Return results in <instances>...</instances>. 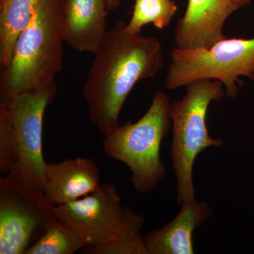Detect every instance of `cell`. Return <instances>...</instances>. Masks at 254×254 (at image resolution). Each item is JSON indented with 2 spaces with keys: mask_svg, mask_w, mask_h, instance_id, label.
<instances>
[{
  "mask_svg": "<svg viewBox=\"0 0 254 254\" xmlns=\"http://www.w3.org/2000/svg\"><path fill=\"white\" fill-rule=\"evenodd\" d=\"M42 0L0 1V64L6 67L12 59L15 45L28 26Z\"/></svg>",
  "mask_w": 254,
  "mask_h": 254,
  "instance_id": "obj_13",
  "label": "cell"
},
{
  "mask_svg": "<svg viewBox=\"0 0 254 254\" xmlns=\"http://www.w3.org/2000/svg\"><path fill=\"white\" fill-rule=\"evenodd\" d=\"M64 0H42L18 36L11 63L1 68L0 102L39 89L63 68Z\"/></svg>",
  "mask_w": 254,
  "mask_h": 254,
  "instance_id": "obj_3",
  "label": "cell"
},
{
  "mask_svg": "<svg viewBox=\"0 0 254 254\" xmlns=\"http://www.w3.org/2000/svg\"><path fill=\"white\" fill-rule=\"evenodd\" d=\"M171 63L165 76L170 91L200 79L221 81L228 98L238 95L245 76L254 80V37L225 38L210 48L182 50L170 53Z\"/></svg>",
  "mask_w": 254,
  "mask_h": 254,
  "instance_id": "obj_6",
  "label": "cell"
},
{
  "mask_svg": "<svg viewBox=\"0 0 254 254\" xmlns=\"http://www.w3.org/2000/svg\"><path fill=\"white\" fill-rule=\"evenodd\" d=\"M83 96L88 116L106 136L120 125L119 116L137 82L155 76L163 68L161 42L155 37L127 31L119 21L94 53Z\"/></svg>",
  "mask_w": 254,
  "mask_h": 254,
  "instance_id": "obj_1",
  "label": "cell"
},
{
  "mask_svg": "<svg viewBox=\"0 0 254 254\" xmlns=\"http://www.w3.org/2000/svg\"><path fill=\"white\" fill-rule=\"evenodd\" d=\"M100 182L97 164L77 157L47 163L42 189L46 199L56 206L91 194L100 186Z\"/></svg>",
  "mask_w": 254,
  "mask_h": 254,
  "instance_id": "obj_10",
  "label": "cell"
},
{
  "mask_svg": "<svg viewBox=\"0 0 254 254\" xmlns=\"http://www.w3.org/2000/svg\"><path fill=\"white\" fill-rule=\"evenodd\" d=\"M56 93L55 80L0 102V173L42 195L43 119Z\"/></svg>",
  "mask_w": 254,
  "mask_h": 254,
  "instance_id": "obj_2",
  "label": "cell"
},
{
  "mask_svg": "<svg viewBox=\"0 0 254 254\" xmlns=\"http://www.w3.org/2000/svg\"><path fill=\"white\" fill-rule=\"evenodd\" d=\"M177 9L173 0H136L131 19L127 23V31L140 33L142 28L149 23H153L158 29H163L170 25Z\"/></svg>",
  "mask_w": 254,
  "mask_h": 254,
  "instance_id": "obj_15",
  "label": "cell"
},
{
  "mask_svg": "<svg viewBox=\"0 0 254 254\" xmlns=\"http://www.w3.org/2000/svg\"><path fill=\"white\" fill-rule=\"evenodd\" d=\"M170 104L168 95L156 92L149 109L138 121L119 125L103 140L105 153L130 169L132 185L141 194L155 190L165 176L160 150L172 128Z\"/></svg>",
  "mask_w": 254,
  "mask_h": 254,
  "instance_id": "obj_4",
  "label": "cell"
},
{
  "mask_svg": "<svg viewBox=\"0 0 254 254\" xmlns=\"http://www.w3.org/2000/svg\"><path fill=\"white\" fill-rule=\"evenodd\" d=\"M223 86L218 80H196L187 85L186 94L181 100L170 104L173 132L170 157L180 204L195 198L193 168L196 157L205 148L223 145L222 139L209 135L206 125L209 105L226 95Z\"/></svg>",
  "mask_w": 254,
  "mask_h": 254,
  "instance_id": "obj_5",
  "label": "cell"
},
{
  "mask_svg": "<svg viewBox=\"0 0 254 254\" xmlns=\"http://www.w3.org/2000/svg\"><path fill=\"white\" fill-rule=\"evenodd\" d=\"M105 0H64L65 43L81 53H94L108 33Z\"/></svg>",
  "mask_w": 254,
  "mask_h": 254,
  "instance_id": "obj_11",
  "label": "cell"
},
{
  "mask_svg": "<svg viewBox=\"0 0 254 254\" xmlns=\"http://www.w3.org/2000/svg\"><path fill=\"white\" fill-rule=\"evenodd\" d=\"M108 11H114L118 9L122 3V0H105Z\"/></svg>",
  "mask_w": 254,
  "mask_h": 254,
  "instance_id": "obj_16",
  "label": "cell"
},
{
  "mask_svg": "<svg viewBox=\"0 0 254 254\" xmlns=\"http://www.w3.org/2000/svg\"><path fill=\"white\" fill-rule=\"evenodd\" d=\"M212 214L213 209L207 202L195 198L184 202L180 213L171 222L143 236L148 254H194L192 244L193 231L206 222Z\"/></svg>",
  "mask_w": 254,
  "mask_h": 254,
  "instance_id": "obj_12",
  "label": "cell"
},
{
  "mask_svg": "<svg viewBox=\"0 0 254 254\" xmlns=\"http://www.w3.org/2000/svg\"><path fill=\"white\" fill-rule=\"evenodd\" d=\"M252 0H188L187 9L177 23L175 44L182 50L209 48L226 38L227 18L252 4Z\"/></svg>",
  "mask_w": 254,
  "mask_h": 254,
  "instance_id": "obj_9",
  "label": "cell"
},
{
  "mask_svg": "<svg viewBox=\"0 0 254 254\" xmlns=\"http://www.w3.org/2000/svg\"><path fill=\"white\" fill-rule=\"evenodd\" d=\"M85 247L86 243L77 232L55 218L25 254H73Z\"/></svg>",
  "mask_w": 254,
  "mask_h": 254,
  "instance_id": "obj_14",
  "label": "cell"
},
{
  "mask_svg": "<svg viewBox=\"0 0 254 254\" xmlns=\"http://www.w3.org/2000/svg\"><path fill=\"white\" fill-rule=\"evenodd\" d=\"M55 218L75 230L86 243L84 249L105 245L137 227L145 218L128 205L123 206L113 182L100 185L91 194L53 207Z\"/></svg>",
  "mask_w": 254,
  "mask_h": 254,
  "instance_id": "obj_7",
  "label": "cell"
},
{
  "mask_svg": "<svg viewBox=\"0 0 254 254\" xmlns=\"http://www.w3.org/2000/svg\"><path fill=\"white\" fill-rule=\"evenodd\" d=\"M44 195L14 181L0 179V254H25L55 219Z\"/></svg>",
  "mask_w": 254,
  "mask_h": 254,
  "instance_id": "obj_8",
  "label": "cell"
}]
</instances>
